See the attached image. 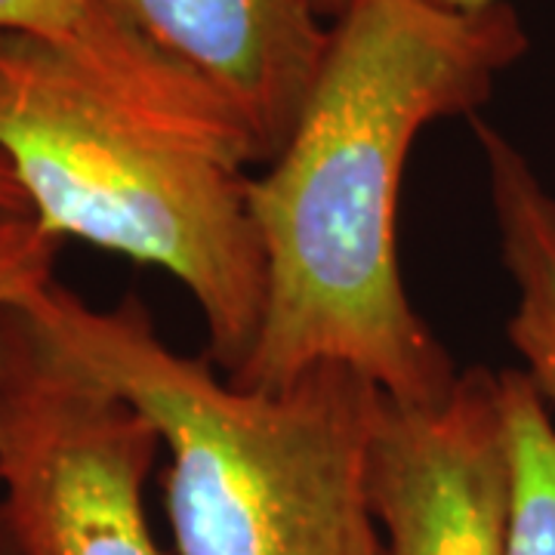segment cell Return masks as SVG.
Returning a JSON list of instances; mask_svg holds the SVG:
<instances>
[{
	"instance_id": "277c9868",
	"label": "cell",
	"mask_w": 555,
	"mask_h": 555,
	"mask_svg": "<svg viewBox=\"0 0 555 555\" xmlns=\"http://www.w3.org/2000/svg\"><path fill=\"white\" fill-rule=\"evenodd\" d=\"M160 451L130 401L25 309H0V528L13 555H164L142 500Z\"/></svg>"
},
{
	"instance_id": "4fadbf2b",
	"label": "cell",
	"mask_w": 555,
	"mask_h": 555,
	"mask_svg": "<svg viewBox=\"0 0 555 555\" xmlns=\"http://www.w3.org/2000/svg\"><path fill=\"white\" fill-rule=\"evenodd\" d=\"M318 13L327 22H337L343 16V10L349 7V0H315Z\"/></svg>"
},
{
	"instance_id": "8992f818",
	"label": "cell",
	"mask_w": 555,
	"mask_h": 555,
	"mask_svg": "<svg viewBox=\"0 0 555 555\" xmlns=\"http://www.w3.org/2000/svg\"><path fill=\"white\" fill-rule=\"evenodd\" d=\"M250 130L262 164L297 130L331 47L315 0H108Z\"/></svg>"
},
{
	"instance_id": "7a4b0ae2",
	"label": "cell",
	"mask_w": 555,
	"mask_h": 555,
	"mask_svg": "<svg viewBox=\"0 0 555 555\" xmlns=\"http://www.w3.org/2000/svg\"><path fill=\"white\" fill-rule=\"evenodd\" d=\"M20 309L155 426L179 555L383 553L371 506L377 383L318 364L281 392L241 389L207 358L170 349L137 297L96 309L60 281Z\"/></svg>"
},
{
	"instance_id": "5bb4252c",
	"label": "cell",
	"mask_w": 555,
	"mask_h": 555,
	"mask_svg": "<svg viewBox=\"0 0 555 555\" xmlns=\"http://www.w3.org/2000/svg\"><path fill=\"white\" fill-rule=\"evenodd\" d=\"M0 555H13L10 543H7V534H3V528H0Z\"/></svg>"
},
{
	"instance_id": "3957f363",
	"label": "cell",
	"mask_w": 555,
	"mask_h": 555,
	"mask_svg": "<svg viewBox=\"0 0 555 555\" xmlns=\"http://www.w3.org/2000/svg\"><path fill=\"white\" fill-rule=\"evenodd\" d=\"M0 155L47 232L177 278L210 361L225 377L238 371L266 306L247 170L160 130L53 43L16 31H0Z\"/></svg>"
},
{
	"instance_id": "5b68a950",
	"label": "cell",
	"mask_w": 555,
	"mask_h": 555,
	"mask_svg": "<svg viewBox=\"0 0 555 555\" xmlns=\"http://www.w3.org/2000/svg\"><path fill=\"white\" fill-rule=\"evenodd\" d=\"M371 506L379 555H509L513 466L496 371H460L433 404L386 398Z\"/></svg>"
},
{
	"instance_id": "8fae6325",
	"label": "cell",
	"mask_w": 555,
	"mask_h": 555,
	"mask_svg": "<svg viewBox=\"0 0 555 555\" xmlns=\"http://www.w3.org/2000/svg\"><path fill=\"white\" fill-rule=\"evenodd\" d=\"M0 210H28V201H25L20 179L10 170V164H7L3 155H0Z\"/></svg>"
},
{
	"instance_id": "7c38bea8",
	"label": "cell",
	"mask_w": 555,
	"mask_h": 555,
	"mask_svg": "<svg viewBox=\"0 0 555 555\" xmlns=\"http://www.w3.org/2000/svg\"><path fill=\"white\" fill-rule=\"evenodd\" d=\"M438 7H448V10H466V13H473V10H488V7H494L500 0H433Z\"/></svg>"
},
{
	"instance_id": "9c48e42d",
	"label": "cell",
	"mask_w": 555,
	"mask_h": 555,
	"mask_svg": "<svg viewBox=\"0 0 555 555\" xmlns=\"http://www.w3.org/2000/svg\"><path fill=\"white\" fill-rule=\"evenodd\" d=\"M506 420L513 506L509 555H555V420L521 367L496 371Z\"/></svg>"
},
{
	"instance_id": "52a82bcc",
	"label": "cell",
	"mask_w": 555,
	"mask_h": 555,
	"mask_svg": "<svg viewBox=\"0 0 555 555\" xmlns=\"http://www.w3.org/2000/svg\"><path fill=\"white\" fill-rule=\"evenodd\" d=\"M476 133L500 259L516 287L506 337L525 364L521 371L555 414V195L528 155L500 130L476 120Z\"/></svg>"
},
{
	"instance_id": "30bf717a",
	"label": "cell",
	"mask_w": 555,
	"mask_h": 555,
	"mask_svg": "<svg viewBox=\"0 0 555 555\" xmlns=\"http://www.w3.org/2000/svg\"><path fill=\"white\" fill-rule=\"evenodd\" d=\"M62 241L28 210H0V309H20L56 275Z\"/></svg>"
},
{
	"instance_id": "6da1fadb",
	"label": "cell",
	"mask_w": 555,
	"mask_h": 555,
	"mask_svg": "<svg viewBox=\"0 0 555 555\" xmlns=\"http://www.w3.org/2000/svg\"><path fill=\"white\" fill-rule=\"evenodd\" d=\"M525 53L528 31L506 0L473 13L349 0L297 130L247 177L266 306L235 386L281 392L318 364H346L398 404L451 392L454 358L401 278V179L416 137L476 115Z\"/></svg>"
},
{
	"instance_id": "ba28073f",
	"label": "cell",
	"mask_w": 555,
	"mask_h": 555,
	"mask_svg": "<svg viewBox=\"0 0 555 555\" xmlns=\"http://www.w3.org/2000/svg\"><path fill=\"white\" fill-rule=\"evenodd\" d=\"M0 31L47 40L152 118H182L201 80L167 56L108 0H0Z\"/></svg>"
}]
</instances>
